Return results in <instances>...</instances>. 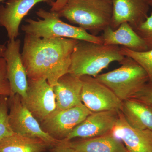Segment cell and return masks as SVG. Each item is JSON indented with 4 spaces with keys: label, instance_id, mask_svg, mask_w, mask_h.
Wrapping results in <instances>:
<instances>
[{
    "label": "cell",
    "instance_id": "cell-1",
    "mask_svg": "<svg viewBox=\"0 0 152 152\" xmlns=\"http://www.w3.org/2000/svg\"><path fill=\"white\" fill-rule=\"evenodd\" d=\"M79 40L39 38L26 34L21 53L28 79L46 80L54 87L69 72L72 53Z\"/></svg>",
    "mask_w": 152,
    "mask_h": 152
},
{
    "label": "cell",
    "instance_id": "cell-2",
    "mask_svg": "<svg viewBox=\"0 0 152 152\" xmlns=\"http://www.w3.org/2000/svg\"><path fill=\"white\" fill-rule=\"evenodd\" d=\"M125 57L119 46L79 41L71 55L68 73L79 77L84 75L96 77L111 63H119Z\"/></svg>",
    "mask_w": 152,
    "mask_h": 152
},
{
    "label": "cell",
    "instance_id": "cell-3",
    "mask_svg": "<svg viewBox=\"0 0 152 152\" xmlns=\"http://www.w3.org/2000/svg\"><path fill=\"white\" fill-rule=\"evenodd\" d=\"M57 12L60 18L94 33L110 26L113 8L112 3L104 0H69Z\"/></svg>",
    "mask_w": 152,
    "mask_h": 152
},
{
    "label": "cell",
    "instance_id": "cell-4",
    "mask_svg": "<svg viewBox=\"0 0 152 152\" xmlns=\"http://www.w3.org/2000/svg\"><path fill=\"white\" fill-rule=\"evenodd\" d=\"M36 13L41 19L29 18L25 20L26 23L21 27L22 31L25 34L39 38H65L103 44L101 36L90 34L80 27L63 22L57 12L40 8Z\"/></svg>",
    "mask_w": 152,
    "mask_h": 152
},
{
    "label": "cell",
    "instance_id": "cell-5",
    "mask_svg": "<svg viewBox=\"0 0 152 152\" xmlns=\"http://www.w3.org/2000/svg\"><path fill=\"white\" fill-rule=\"evenodd\" d=\"M119 63L121 66L118 69L95 78L123 102L132 98L148 82V77L141 66L130 57L125 56Z\"/></svg>",
    "mask_w": 152,
    "mask_h": 152
},
{
    "label": "cell",
    "instance_id": "cell-6",
    "mask_svg": "<svg viewBox=\"0 0 152 152\" xmlns=\"http://www.w3.org/2000/svg\"><path fill=\"white\" fill-rule=\"evenodd\" d=\"M8 101L9 122L15 134L40 139L50 146L60 142L61 140L54 138L42 129L39 122L22 103L20 95H12Z\"/></svg>",
    "mask_w": 152,
    "mask_h": 152
},
{
    "label": "cell",
    "instance_id": "cell-7",
    "mask_svg": "<svg viewBox=\"0 0 152 152\" xmlns=\"http://www.w3.org/2000/svg\"><path fill=\"white\" fill-rule=\"evenodd\" d=\"M80 78L83 84L82 103L91 111H121L123 102L111 90L91 76L84 75Z\"/></svg>",
    "mask_w": 152,
    "mask_h": 152
},
{
    "label": "cell",
    "instance_id": "cell-8",
    "mask_svg": "<svg viewBox=\"0 0 152 152\" xmlns=\"http://www.w3.org/2000/svg\"><path fill=\"white\" fill-rule=\"evenodd\" d=\"M21 101L24 105L42 123L56 109L53 87L45 80L28 79V88Z\"/></svg>",
    "mask_w": 152,
    "mask_h": 152
},
{
    "label": "cell",
    "instance_id": "cell-9",
    "mask_svg": "<svg viewBox=\"0 0 152 152\" xmlns=\"http://www.w3.org/2000/svg\"><path fill=\"white\" fill-rule=\"evenodd\" d=\"M92 113L83 103L66 110L56 109L41 123V126L45 132L54 138L64 140Z\"/></svg>",
    "mask_w": 152,
    "mask_h": 152
},
{
    "label": "cell",
    "instance_id": "cell-10",
    "mask_svg": "<svg viewBox=\"0 0 152 152\" xmlns=\"http://www.w3.org/2000/svg\"><path fill=\"white\" fill-rule=\"evenodd\" d=\"M118 112L105 111L92 113L63 140L92 138L112 133L118 118Z\"/></svg>",
    "mask_w": 152,
    "mask_h": 152
},
{
    "label": "cell",
    "instance_id": "cell-11",
    "mask_svg": "<svg viewBox=\"0 0 152 152\" xmlns=\"http://www.w3.org/2000/svg\"><path fill=\"white\" fill-rule=\"evenodd\" d=\"M56 0H8L0 6V27L5 28L9 40L16 39L20 35L22 20L38 3L44 2L51 7Z\"/></svg>",
    "mask_w": 152,
    "mask_h": 152
},
{
    "label": "cell",
    "instance_id": "cell-12",
    "mask_svg": "<svg viewBox=\"0 0 152 152\" xmlns=\"http://www.w3.org/2000/svg\"><path fill=\"white\" fill-rule=\"evenodd\" d=\"M21 41L9 40L4 58L7 63V75L12 95L18 94L24 98L28 88V78L20 52Z\"/></svg>",
    "mask_w": 152,
    "mask_h": 152
},
{
    "label": "cell",
    "instance_id": "cell-13",
    "mask_svg": "<svg viewBox=\"0 0 152 152\" xmlns=\"http://www.w3.org/2000/svg\"><path fill=\"white\" fill-rule=\"evenodd\" d=\"M113 13L110 26L116 30L127 23L135 28L146 20L150 7L145 0H111Z\"/></svg>",
    "mask_w": 152,
    "mask_h": 152
},
{
    "label": "cell",
    "instance_id": "cell-14",
    "mask_svg": "<svg viewBox=\"0 0 152 152\" xmlns=\"http://www.w3.org/2000/svg\"><path fill=\"white\" fill-rule=\"evenodd\" d=\"M112 133L122 142L129 152H152V131L131 126L121 111Z\"/></svg>",
    "mask_w": 152,
    "mask_h": 152
},
{
    "label": "cell",
    "instance_id": "cell-15",
    "mask_svg": "<svg viewBox=\"0 0 152 152\" xmlns=\"http://www.w3.org/2000/svg\"><path fill=\"white\" fill-rule=\"evenodd\" d=\"M82 82L80 78L69 73L61 76L53 87L56 110H65L82 103Z\"/></svg>",
    "mask_w": 152,
    "mask_h": 152
},
{
    "label": "cell",
    "instance_id": "cell-16",
    "mask_svg": "<svg viewBox=\"0 0 152 152\" xmlns=\"http://www.w3.org/2000/svg\"><path fill=\"white\" fill-rule=\"evenodd\" d=\"M103 31L101 37L104 45H121L135 52L148 50L145 42L127 23H123L115 30L108 26Z\"/></svg>",
    "mask_w": 152,
    "mask_h": 152
},
{
    "label": "cell",
    "instance_id": "cell-17",
    "mask_svg": "<svg viewBox=\"0 0 152 152\" xmlns=\"http://www.w3.org/2000/svg\"><path fill=\"white\" fill-rule=\"evenodd\" d=\"M67 142L72 152H129L122 142L112 133L96 137Z\"/></svg>",
    "mask_w": 152,
    "mask_h": 152
},
{
    "label": "cell",
    "instance_id": "cell-18",
    "mask_svg": "<svg viewBox=\"0 0 152 152\" xmlns=\"http://www.w3.org/2000/svg\"><path fill=\"white\" fill-rule=\"evenodd\" d=\"M124 118L131 126L152 131V107L134 98L123 101L121 110Z\"/></svg>",
    "mask_w": 152,
    "mask_h": 152
},
{
    "label": "cell",
    "instance_id": "cell-19",
    "mask_svg": "<svg viewBox=\"0 0 152 152\" xmlns=\"http://www.w3.org/2000/svg\"><path fill=\"white\" fill-rule=\"evenodd\" d=\"M48 146L40 139L16 134L0 140V152H43Z\"/></svg>",
    "mask_w": 152,
    "mask_h": 152
},
{
    "label": "cell",
    "instance_id": "cell-20",
    "mask_svg": "<svg viewBox=\"0 0 152 152\" xmlns=\"http://www.w3.org/2000/svg\"><path fill=\"white\" fill-rule=\"evenodd\" d=\"M121 52L125 56L132 58L146 72L148 82L152 83V49L144 52H135L124 47H121Z\"/></svg>",
    "mask_w": 152,
    "mask_h": 152
},
{
    "label": "cell",
    "instance_id": "cell-21",
    "mask_svg": "<svg viewBox=\"0 0 152 152\" xmlns=\"http://www.w3.org/2000/svg\"><path fill=\"white\" fill-rule=\"evenodd\" d=\"M8 98L0 96V140L15 134L9 122Z\"/></svg>",
    "mask_w": 152,
    "mask_h": 152
},
{
    "label": "cell",
    "instance_id": "cell-22",
    "mask_svg": "<svg viewBox=\"0 0 152 152\" xmlns=\"http://www.w3.org/2000/svg\"><path fill=\"white\" fill-rule=\"evenodd\" d=\"M135 31L145 42L148 50L152 49V12L145 20L140 24Z\"/></svg>",
    "mask_w": 152,
    "mask_h": 152
},
{
    "label": "cell",
    "instance_id": "cell-23",
    "mask_svg": "<svg viewBox=\"0 0 152 152\" xmlns=\"http://www.w3.org/2000/svg\"><path fill=\"white\" fill-rule=\"evenodd\" d=\"M12 95L7 75V63L4 57H0V96L9 97Z\"/></svg>",
    "mask_w": 152,
    "mask_h": 152
},
{
    "label": "cell",
    "instance_id": "cell-24",
    "mask_svg": "<svg viewBox=\"0 0 152 152\" xmlns=\"http://www.w3.org/2000/svg\"><path fill=\"white\" fill-rule=\"evenodd\" d=\"M152 107V83L145 84L133 97Z\"/></svg>",
    "mask_w": 152,
    "mask_h": 152
},
{
    "label": "cell",
    "instance_id": "cell-25",
    "mask_svg": "<svg viewBox=\"0 0 152 152\" xmlns=\"http://www.w3.org/2000/svg\"><path fill=\"white\" fill-rule=\"evenodd\" d=\"M53 147L51 152H71L68 146L66 141L64 140H61Z\"/></svg>",
    "mask_w": 152,
    "mask_h": 152
},
{
    "label": "cell",
    "instance_id": "cell-26",
    "mask_svg": "<svg viewBox=\"0 0 152 152\" xmlns=\"http://www.w3.org/2000/svg\"><path fill=\"white\" fill-rule=\"evenodd\" d=\"M69 1V0H56L52 4L50 11L55 12H59L66 6Z\"/></svg>",
    "mask_w": 152,
    "mask_h": 152
},
{
    "label": "cell",
    "instance_id": "cell-27",
    "mask_svg": "<svg viewBox=\"0 0 152 152\" xmlns=\"http://www.w3.org/2000/svg\"><path fill=\"white\" fill-rule=\"evenodd\" d=\"M7 46L5 45L0 44V57H4V54L5 51Z\"/></svg>",
    "mask_w": 152,
    "mask_h": 152
},
{
    "label": "cell",
    "instance_id": "cell-28",
    "mask_svg": "<svg viewBox=\"0 0 152 152\" xmlns=\"http://www.w3.org/2000/svg\"><path fill=\"white\" fill-rule=\"evenodd\" d=\"M146 2L147 3L149 7H152V0H145Z\"/></svg>",
    "mask_w": 152,
    "mask_h": 152
},
{
    "label": "cell",
    "instance_id": "cell-29",
    "mask_svg": "<svg viewBox=\"0 0 152 152\" xmlns=\"http://www.w3.org/2000/svg\"><path fill=\"white\" fill-rule=\"evenodd\" d=\"M104 1H107L111 3V0H104Z\"/></svg>",
    "mask_w": 152,
    "mask_h": 152
},
{
    "label": "cell",
    "instance_id": "cell-30",
    "mask_svg": "<svg viewBox=\"0 0 152 152\" xmlns=\"http://www.w3.org/2000/svg\"><path fill=\"white\" fill-rule=\"evenodd\" d=\"M4 0H0V2L3 1Z\"/></svg>",
    "mask_w": 152,
    "mask_h": 152
}]
</instances>
